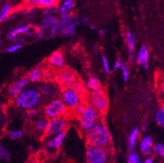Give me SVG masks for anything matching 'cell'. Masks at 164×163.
Listing matches in <instances>:
<instances>
[{
  "label": "cell",
  "mask_w": 164,
  "mask_h": 163,
  "mask_svg": "<svg viewBox=\"0 0 164 163\" xmlns=\"http://www.w3.org/2000/svg\"><path fill=\"white\" fill-rule=\"evenodd\" d=\"M39 91L35 88H25L19 96L15 98V104L18 108L24 110H29L37 108L41 101Z\"/></svg>",
  "instance_id": "obj_2"
},
{
  "label": "cell",
  "mask_w": 164,
  "mask_h": 163,
  "mask_svg": "<svg viewBox=\"0 0 164 163\" xmlns=\"http://www.w3.org/2000/svg\"><path fill=\"white\" fill-rule=\"evenodd\" d=\"M48 122H49V119L47 118L46 117L39 118H38L34 122V130H35L38 133H40V134H43V133H44V134H45L47 125H48Z\"/></svg>",
  "instance_id": "obj_21"
},
{
  "label": "cell",
  "mask_w": 164,
  "mask_h": 163,
  "mask_svg": "<svg viewBox=\"0 0 164 163\" xmlns=\"http://www.w3.org/2000/svg\"><path fill=\"white\" fill-rule=\"evenodd\" d=\"M2 99H1V97H0V111L2 110Z\"/></svg>",
  "instance_id": "obj_46"
},
{
  "label": "cell",
  "mask_w": 164,
  "mask_h": 163,
  "mask_svg": "<svg viewBox=\"0 0 164 163\" xmlns=\"http://www.w3.org/2000/svg\"><path fill=\"white\" fill-rule=\"evenodd\" d=\"M127 163H142L140 157L136 152H132L127 159Z\"/></svg>",
  "instance_id": "obj_32"
},
{
  "label": "cell",
  "mask_w": 164,
  "mask_h": 163,
  "mask_svg": "<svg viewBox=\"0 0 164 163\" xmlns=\"http://www.w3.org/2000/svg\"><path fill=\"white\" fill-rule=\"evenodd\" d=\"M142 131L144 132H145L146 131H147V126H146L145 124H144V125L142 126Z\"/></svg>",
  "instance_id": "obj_45"
},
{
  "label": "cell",
  "mask_w": 164,
  "mask_h": 163,
  "mask_svg": "<svg viewBox=\"0 0 164 163\" xmlns=\"http://www.w3.org/2000/svg\"><path fill=\"white\" fill-rule=\"evenodd\" d=\"M156 122L161 127H164V109L163 108H159L155 114Z\"/></svg>",
  "instance_id": "obj_26"
},
{
  "label": "cell",
  "mask_w": 164,
  "mask_h": 163,
  "mask_svg": "<svg viewBox=\"0 0 164 163\" xmlns=\"http://www.w3.org/2000/svg\"><path fill=\"white\" fill-rule=\"evenodd\" d=\"M67 108L63 101L59 99H54L47 104L44 108V114L47 118L53 119L64 115Z\"/></svg>",
  "instance_id": "obj_6"
},
{
  "label": "cell",
  "mask_w": 164,
  "mask_h": 163,
  "mask_svg": "<svg viewBox=\"0 0 164 163\" xmlns=\"http://www.w3.org/2000/svg\"><path fill=\"white\" fill-rule=\"evenodd\" d=\"M41 78H42V71L39 69L36 68L29 73L28 80L31 83H37L38 81H40Z\"/></svg>",
  "instance_id": "obj_25"
},
{
  "label": "cell",
  "mask_w": 164,
  "mask_h": 163,
  "mask_svg": "<svg viewBox=\"0 0 164 163\" xmlns=\"http://www.w3.org/2000/svg\"><path fill=\"white\" fill-rule=\"evenodd\" d=\"M83 108H84V105L80 104V105H77L76 107H74L73 109H74V111L75 112V114L80 116V114H81L83 111Z\"/></svg>",
  "instance_id": "obj_39"
},
{
  "label": "cell",
  "mask_w": 164,
  "mask_h": 163,
  "mask_svg": "<svg viewBox=\"0 0 164 163\" xmlns=\"http://www.w3.org/2000/svg\"><path fill=\"white\" fill-rule=\"evenodd\" d=\"M49 63L52 66L58 68V69L63 68L65 65V59H64L63 54L60 51L53 52L49 57Z\"/></svg>",
  "instance_id": "obj_16"
},
{
  "label": "cell",
  "mask_w": 164,
  "mask_h": 163,
  "mask_svg": "<svg viewBox=\"0 0 164 163\" xmlns=\"http://www.w3.org/2000/svg\"><path fill=\"white\" fill-rule=\"evenodd\" d=\"M74 7V0H65L64 1L62 5L60 7V13H61V20L63 19H67L70 16V11L72 10L73 7Z\"/></svg>",
  "instance_id": "obj_18"
},
{
  "label": "cell",
  "mask_w": 164,
  "mask_h": 163,
  "mask_svg": "<svg viewBox=\"0 0 164 163\" xmlns=\"http://www.w3.org/2000/svg\"><path fill=\"white\" fill-rule=\"evenodd\" d=\"M59 25H60V20H57L55 24L52 25V26L49 28V34L50 35L52 36V37H56L58 34L59 31Z\"/></svg>",
  "instance_id": "obj_31"
},
{
  "label": "cell",
  "mask_w": 164,
  "mask_h": 163,
  "mask_svg": "<svg viewBox=\"0 0 164 163\" xmlns=\"http://www.w3.org/2000/svg\"><path fill=\"white\" fill-rule=\"evenodd\" d=\"M153 139L150 136H145L141 139L140 143V148L143 154L150 155L153 152Z\"/></svg>",
  "instance_id": "obj_15"
},
{
  "label": "cell",
  "mask_w": 164,
  "mask_h": 163,
  "mask_svg": "<svg viewBox=\"0 0 164 163\" xmlns=\"http://www.w3.org/2000/svg\"><path fill=\"white\" fill-rule=\"evenodd\" d=\"M59 0H28V3L33 7H38L42 8H48V7L56 6Z\"/></svg>",
  "instance_id": "obj_17"
},
{
  "label": "cell",
  "mask_w": 164,
  "mask_h": 163,
  "mask_svg": "<svg viewBox=\"0 0 164 163\" xmlns=\"http://www.w3.org/2000/svg\"><path fill=\"white\" fill-rule=\"evenodd\" d=\"M8 136L12 139H17L23 136V131L21 130H13L9 132Z\"/></svg>",
  "instance_id": "obj_33"
},
{
  "label": "cell",
  "mask_w": 164,
  "mask_h": 163,
  "mask_svg": "<svg viewBox=\"0 0 164 163\" xmlns=\"http://www.w3.org/2000/svg\"><path fill=\"white\" fill-rule=\"evenodd\" d=\"M1 45H2V41H1V39H0V47H1Z\"/></svg>",
  "instance_id": "obj_50"
},
{
  "label": "cell",
  "mask_w": 164,
  "mask_h": 163,
  "mask_svg": "<svg viewBox=\"0 0 164 163\" xmlns=\"http://www.w3.org/2000/svg\"><path fill=\"white\" fill-rule=\"evenodd\" d=\"M70 87L71 89L74 90V92H76L78 94L80 95V96H82V95L85 93V88H84V87L82 85L81 83H79V81L74 82Z\"/></svg>",
  "instance_id": "obj_28"
},
{
  "label": "cell",
  "mask_w": 164,
  "mask_h": 163,
  "mask_svg": "<svg viewBox=\"0 0 164 163\" xmlns=\"http://www.w3.org/2000/svg\"><path fill=\"white\" fill-rule=\"evenodd\" d=\"M10 159V154L9 152L7 151V149L2 144H0V161H9Z\"/></svg>",
  "instance_id": "obj_27"
},
{
  "label": "cell",
  "mask_w": 164,
  "mask_h": 163,
  "mask_svg": "<svg viewBox=\"0 0 164 163\" xmlns=\"http://www.w3.org/2000/svg\"><path fill=\"white\" fill-rule=\"evenodd\" d=\"M121 71L122 74H123V78L124 81L127 82L129 78V71H128V69L125 65H123L121 67Z\"/></svg>",
  "instance_id": "obj_36"
},
{
  "label": "cell",
  "mask_w": 164,
  "mask_h": 163,
  "mask_svg": "<svg viewBox=\"0 0 164 163\" xmlns=\"http://www.w3.org/2000/svg\"><path fill=\"white\" fill-rule=\"evenodd\" d=\"M87 88L88 90H90L91 92H94V91H97V90L101 89V84L100 83V81L95 77H90L87 81L86 83Z\"/></svg>",
  "instance_id": "obj_23"
},
{
  "label": "cell",
  "mask_w": 164,
  "mask_h": 163,
  "mask_svg": "<svg viewBox=\"0 0 164 163\" xmlns=\"http://www.w3.org/2000/svg\"><path fill=\"white\" fill-rule=\"evenodd\" d=\"M28 83H29V80L28 78L23 77V78H19L18 80H16V82H14L11 86H10L9 89H8V94L10 96L16 98V96H19L24 90L26 88Z\"/></svg>",
  "instance_id": "obj_12"
},
{
  "label": "cell",
  "mask_w": 164,
  "mask_h": 163,
  "mask_svg": "<svg viewBox=\"0 0 164 163\" xmlns=\"http://www.w3.org/2000/svg\"><path fill=\"white\" fill-rule=\"evenodd\" d=\"M65 128H66V122L62 117L49 119L45 135L48 137L54 136L56 135L65 132Z\"/></svg>",
  "instance_id": "obj_9"
},
{
  "label": "cell",
  "mask_w": 164,
  "mask_h": 163,
  "mask_svg": "<svg viewBox=\"0 0 164 163\" xmlns=\"http://www.w3.org/2000/svg\"><path fill=\"white\" fill-rule=\"evenodd\" d=\"M153 150L154 152L158 156L163 157L164 156V145L162 143H158L153 145Z\"/></svg>",
  "instance_id": "obj_30"
},
{
  "label": "cell",
  "mask_w": 164,
  "mask_h": 163,
  "mask_svg": "<svg viewBox=\"0 0 164 163\" xmlns=\"http://www.w3.org/2000/svg\"><path fill=\"white\" fill-rule=\"evenodd\" d=\"M88 22H89V20H88V18L87 17V16H83V17L82 18V23H83V25H88Z\"/></svg>",
  "instance_id": "obj_42"
},
{
  "label": "cell",
  "mask_w": 164,
  "mask_h": 163,
  "mask_svg": "<svg viewBox=\"0 0 164 163\" xmlns=\"http://www.w3.org/2000/svg\"><path fill=\"white\" fill-rule=\"evenodd\" d=\"M87 140L88 145L107 148L112 142V136L106 126L103 122H98L88 131Z\"/></svg>",
  "instance_id": "obj_1"
},
{
  "label": "cell",
  "mask_w": 164,
  "mask_h": 163,
  "mask_svg": "<svg viewBox=\"0 0 164 163\" xmlns=\"http://www.w3.org/2000/svg\"><path fill=\"white\" fill-rule=\"evenodd\" d=\"M79 20H77L76 17H72L70 16L67 19H63L60 20V25H59V33L62 36H73L75 34L76 27L79 25Z\"/></svg>",
  "instance_id": "obj_7"
},
{
  "label": "cell",
  "mask_w": 164,
  "mask_h": 163,
  "mask_svg": "<svg viewBox=\"0 0 164 163\" xmlns=\"http://www.w3.org/2000/svg\"><path fill=\"white\" fill-rule=\"evenodd\" d=\"M137 64L145 69H149V53L147 47L141 46L136 54Z\"/></svg>",
  "instance_id": "obj_13"
},
{
  "label": "cell",
  "mask_w": 164,
  "mask_h": 163,
  "mask_svg": "<svg viewBox=\"0 0 164 163\" xmlns=\"http://www.w3.org/2000/svg\"><path fill=\"white\" fill-rule=\"evenodd\" d=\"M39 114V110L37 108H34V109H32L29 110L28 111V118L30 119H33L34 118H36L37 116Z\"/></svg>",
  "instance_id": "obj_37"
},
{
  "label": "cell",
  "mask_w": 164,
  "mask_h": 163,
  "mask_svg": "<svg viewBox=\"0 0 164 163\" xmlns=\"http://www.w3.org/2000/svg\"><path fill=\"white\" fill-rule=\"evenodd\" d=\"M100 119V114L90 105H84L83 111L80 114V122L82 128L85 131H90Z\"/></svg>",
  "instance_id": "obj_4"
},
{
  "label": "cell",
  "mask_w": 164,
  "mask_h": 163,
  "mask_svg": "<svg viewBox=\"0 0 164 163\" xmlns=\"http://www.w3.org/2000/svg\"><path fill=\"white\" fill-rule=\"evenodd\" d=\"M11 11V6L10 4H6L4 7H2V11L0 12V21L6 20L8 18V15Z\"/></svg>",
  "instance_id": "obj_29"
},
{
  "label": "cell",
  "mask_w": 164,
  "mask_h": 163,
  "mask_svg": "<svg viewBox=\"0 0 164 163\" xmlns=\"http://www.w3.org/2000/svg\"><path fill=\"white\" fill-rule=\"evenodd\" d=\"M41 96H46V97H52L54 96L56 93V89L54 85L51 83H43L40 87L39 89Z\"/></svg>",
  "instance_id": "obj_22"
},
{
  "label": "cell",
  "mask_w": 164,
  "mask_h": 163,
  "mask_svg": "<svg viewBox=\"0 0 164 163\" xmlns=\"http://www.w3.org/2000/svg\"><path fill=\"white\" fill-rule=\"evenodd\" d=\"M57 9H58L57 6H53V7H48V8H47L45 10L44 14H45V16H52V14L55 13L57 11Z\"/></svg>",
  "instance_id": "obj_38"
},
{
  "label": "cell",
  "mask_w": 164,
  "mask_h": 163,
  "mask_svg": "<svg viewBox=\"0 0 164 163\" xmlns=\"http://www.w3.org/2000/svg\"><path fill=\"white\" fill-rule=\"evenodd\" d=\"M91 28H92V29H97V26H96V25H91Z\"/></svg>",
  "instance_id": "obj_49"
},
{
  "label": "cell",
  "mask_w": 164,
  "mask_h": 163,
  "mask_svg": "<svg viewBox=\"0 0 164 163\" xmlns=\"http://www.w3.org/2000/svg\"><path fill=\"white\" fill-rule=\"evenodd\" d=\"M106 34V29H101L99 30V34L101 36H104Z\"/></svg>",
  "instance_id": "obj_44"
},
{
  "label": "cell",
  "mask_w": 164,
  "mask_h": 163,
  "mask_svg": "<svg viewBox=\"0 0 164 163\" xmlns=\"http://www.w3.org/2000/svg\"><path fill=\"white\" fill-rule=\"evenodd\" d=\"M144 163H153V157H147V158L145 160Z\"/></svg>",
  "instance_id": "obj_43"
},
{
  "label": "cell",
  "mask_w": 164,
  "mask_h": 163,
  "mask_svg": "<svg viewBox=\"0 0 164 163\" xmlns=\"http://www.w3.org/2000/svg\"><path fill=\"white\" fill-rule=\"evenodd\" d=\"M90 105L94 108L99 114H105L109 109V98L106 92L102 89L91 92L89 96Z\"/></svg>",
  "instance_id": "obj_3"
},
{
  "label": "cell",
  "mask_w": 164,
  "mask_h": 163,
  "mask_svg": "<svg viewBox=\"0 0 164 163\" xmlns=\"http://www.w3.org/2000/svg\"><path fill=\"white\" fill-rule=\"evenodd\" d=\"M62 101L66 108L74 109L77 105L81 104V96L70 87H65L61 93Z\"/></svg>",
  "instance_id": "obj_8"
},
{
  "label": "cell",
  "mask_w": 164,
  "mask_h": 163,
  "mask_svg": "<svg viewBox=\"0 0 164 163\" xmlns=\"http://www.w3.org/2000/svg\"><path fill=\"white\" fill-rule=\"evenodd\" d=\"M21 47H22V45L20 43H14V44L11 45L9 47H7L6 48V51L8 53H15V52H18L19 50H20Z\"/></svg>",
  "instance_id": "obj_35"
},
{
  "label": "cell",
  "mask_w": 164,
  "mask_h": 163,
  "mask_svg": "<svg viewBox=\"0 0 164 163\" xmlns=\"http://www.w3.org/2000/svg\"><path fill=\"white\" fill-rule=\"evenodd\" d=\"M123 121H124V122H128V121H129V118L128 117H125L123 118Z\"/></svg>",
  "instance_id": "obj_47"
},
{
  "label": "cell",
  "mask_w": 164,
  "mask_h": 163,
  "mask_svg": "<svg viewBox=\"0 0 164 163\" xmlns=\"http://www.w3.org/2000/svg\"><path fill=\"white\" fill-rule=\"evenodd\" d=\"M138 138H139V127H136L133 128L128 136V147H129V150L132 152L135 149Z\"/></svg>",
  "instance_id": "obj_20"
},
{
  "label": "cell",
  "mask_w": 164,
  "mask_h": 163,
  "mask_svg": "<svg viewBox=\"0 0 164 163\" xmlns=\"http://www.w3.org/2000/svg\"><path fill=\"white\" fill-rule=\"evenodd\" d=\"M58 83L64 87H70L74 82H76L75 74L69 69H61L56 74Z\"/></svg>",
  "instance_id": "obj_10"
},
{
  "label": "cell",
  "mask_w": 164,
  "mask_h": 163,
  "mask_svg": "<svg viewBox=\"0 0 164 163\" xmlns=\"http://www.w3.org/2000/svg\"><path fill=\"white\" fill-rule=\"evenodd\" d=\"M30 30L29 25H21V26L16 27L15 29L10 30L9 33L7 34V39L13 43H20V42L23 41V38H20L19 35L22 34L25 36L28 32Z\"/></svg>",
  "instance_id": "obj_11"
},
{
  "label": "cell",
  "mask_w": 164,
  "mask_h": 163,
  "mask_svg": "<svg viewBox=\"0 0 164 163\" xmlns=\"http://www.w3.org/2000/svg\"><path fill=\"white\" fill-rule=\"evenodd\" d=\"M57 20H57L56 18L53 17L52 16H45V18L43 19V24L41 25L40 29L46 31V30H47V29H49L50 27L52 26L53 24H55Z\"/></svg>",
  "instance_id": "obj_24"
},
{
  "label": "cell",
  "mask_w": 164,
  "mask_h": 163,
  "mask_svg": "<svg viewBox=\"0 0 164 163\" xmlns=\"http://www.w3.org/2000/svg\"><path fill=\"white\" fill-rule=\"evenodd\" d=\"M65 138V133L62 132L58 135H56L54 136H51L47 140L46 145L48 149L56 150L58 149L59 148H61V146L63 144V141Z\"/></svg>",
  "instance_id": "obj_14"
},
{
  "label": "cell",
  "mask_w": 164,
  "mask_h": 163,
  "mask_svg": "<svg viewBox=\"0 0 164 163\" xmlns=\"http://www.w3.org/2000/svg\"><path fill=\"white\" fill-rule=\"evenodd\" d=\"M3 123H4V117L0 113V131L2 130V127H3Z\"/></svg>",
  "instance_id": "obj_41"
},
{
  "label": "cell",
  "mask_w": 164,
  "mask_h": 163,
  "mask_svg": "<svg viewBox=\"0 0 164 163\" xmlns=\"http://www.w3.org/2000/svg\"><path fill=\"white\" fill-rule=\"evenodd\" d=\"M87 159L88 163H108L110 152L107 148L88 145L87 148Z\"/></svg>",
  "instance_id": "obj_5"
},
{
  "label": "cell",
  "mask_w": 164,
  "mask_h": 163,
  "mask_svg": "<svg viewBox=\"0 0 164 163\" xmlns=\"http://www.w3.org/2000/svg\"><path fill=\"white\" fill-rule=\"evenodd\" d=\"M123 65V60L121 58H119L116 61H115L114 65V70H119V69H121L122 65Z\"/></svg>",
  "instance_id": "obj_40"
},
{
  "label": "cell",
  "mask_w": 164,
  "mask_h": 163,
  "mask_svg": "<svg viewBox=\"0 0 164 163\" xmlns=\"http://www.w3.org/2000/svg\"><path fill=\"white\" fill-rule=\"evenodd\" d=\"M101 63H102V66L104 68V70L106 74H110V65L109 62L108 58L106 56H102L101 57Z\"/></svg>",
  "instance_id": "obj_34"
},
{
  "label": "cell",
  "mask_w": 164,
  "mask_h": 163,
  "mask_svg": "<svg viewBox=\"0 0 164 163\" xmlns=\"http://www.w3.org/2000/svg\"><path fill=\"white\" fill-rule=\"evenodd\" d=\"M126 41L128 47V54L129 59L131 60H133V52L136 48V37L135 34L132 32H127L126 34Z\"/></svg>",
  "instance_id": "obj_19"
},
{
  "label": "cell",
  "mask_w": 164,
  "mask_h": 163,
  "mask_svg": "<svg viewBox=\"0 0 164 163\" xmlns=\"http://www.w3.org/2000/svg\"><path fill=\"white\" fill-rule=\"evenodd\" d=\"M0 35H1V26H0Z\"/></svg>",
  "instance_id": "obj_51"
},
{
  "label": "cell",
  "mask_w": 164,
  "mask_h": 163,
  "mask_svg": "<svg viewBox=\"0 0 164 163\" xmlns=\"http://www.w3.org/2000/svg\"><path fill=\"white\" fill-rule=\"evenodd\" d=\"M28 163H38L36 160H31V161H29Z\"/></svg>",
  "instance_id": "obj_48"
}]
</instances>
